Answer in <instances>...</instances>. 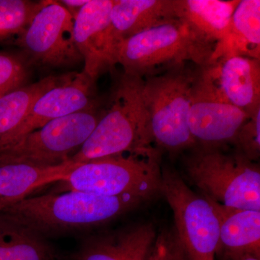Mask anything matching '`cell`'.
Here are the masks:
<instances>
[{"instance_id":"1","label":"cell","mask_w":260,"mask_h":260,"mask_svg":"<svg viewBox=\"0 0 260 260\" xmlns=\"http://www.w3.org/2000/svg\"><path fill=\"white\" fill-rule=\"evenodd\" d=\"M144 201L138 197L68 191L28 197L0 212L48 239L101 226Z\"/></svg>"},{"instance_id":"2","label":"cell","mask_w":260,"mask_h":260,"mask_svg":"<svg viewBox=\"0 0 260 260\" xmlns=\"http://www.w3.org/2000/svg\"><path fill=\"white\" fill-rule=\"evenodd\" d=\"M143 78L124 73L117 78L100 120L70 161L82 164L155 148L143 100Z\"/></svg>"},{"instance_id":"3","label":"cell","mask_w":260,"mask_h":260,"mask_svg":"<svg viewBox=\"0 0 260 260\" xmlns=\"http://www.w3.org/2000/svg\"><path fill=\"white\" fill-rule=\"evenodd\" d=\"M215 48L184 20L174 18L119 43L114 61L125 74L144 78L187 62L203 66Z\"/></svg>"},{"instance_id":"4","label":"cell","mask_w":260,"mask_h":260,"mask_svg":"<svg viewBox=\"0 0 260 260\" xmlns=\"http://www.w3.org/2000/svg\"><path fill=\"white\" fill-rule=\"evenodd\" d=\"M160 151L156 148L77 164L51 193L82 191L109 197L150 199L160 191Z\"/></svg>"},{"instance_id":"5","label":"cell","mask_w":260,"mask_h":260,"mask_svg":"<svg viewBox=\"0 0 260 260\" xmlns=\"http://www.w3.org/2000/svg\"><path fill=\"white\" fill-rule=\"evenodd\" d=\"M184 160V170L203 196L230 208L260 211V169L222 147L196 145Z\"/></svg>"},{"instance_id":"6","label":"cell","mask_w":260,"mask_h":260,"mask_svg":"<svg viewBox=\"0 0 260 260\" xmlns=\"http://www.w3.org/2000/svg\"><path fill=\"white\" fill-rule=\"evenodd\" d=\"M194 79L186 64L143 78L150 135L160 151L177 154L196 145L187 122Z\"/></svg>"},{"instance_id":"7","label":"cell","mask_w":260,"mask_h":260,"mask_svg":"<svg viewBox=\"0 0 260 260\" xmlns=\"http://www.w3.org/2000/svg\"><path fill=\"white\" fill-rule=\"evenodd\" d=\"M102 113L95 106L63 116L0 147V166L25 164L47 168L64 164L93 133Z\"/></svg>"},{"instance_id":"8","label":"cell","mask_w":260,"mask_h":260,"mask_svg":"<svg viewBox=\"0 0 260 260\" xmlns=\"http://www.w3.org/2000/svg\"><path fill=\"white\" fill-rule=\"evenodd\" d=\"M160 191L172 210L175 234L187 259L215 260L219 222L210 200L194 192L170 168L161 169Z\"/></svg>"},{"instance_id":"9","label":"cell","mask_w":260,"mask_h":260,"mask_svg":"<svg viewBox=\"0 0 260 260\" xmlns=\"http://www.w3.org/2000/svg\"><path fill=\"white\" fill-rule=\"evenodd\" d=\"M74 17L59 2L47 1L13 44L28 64L70 68L83 61L75 45Z\"/></svg>"},{"instance_id":"10","label":"cell","mask_w":260,"mask_h":260,"mask_svg":"<svg viewBox=\"0 0 260 260\" xmlns=\"http://www.w3.org/2000/svg\"><path fill=\"white\" fill-rule=\"evenodd\" d=\"M194 85L251 116L260 108V59L228 54L195 66Z\"/></svg>"},{"instance_id":"11","label":"cell","mask_w":260,"mask_h":260,"mask_svg":"<svg viewBox=\"0 0 260 260\" xmlns=\"http://www.w3.org/2000/svg\"><path fill=\"white\" fill-rule=\"evenodd\" d=\"M114 0H88L75 18L73 36L83 58V72L95 82L115 66L111 34V13Z\"/></svg>"},{"instance_id":"12","label":"cell","mask_w":260,"mask_h":260,"mask_svg":"<svg viewBox=\"0 0 260 260\" xmlns=\"http://www.w3.org/2000/svg\"><path fill=\"white\" fill-rule=\"evenodd\" d=\"M95 83L83 72L72 73L66 81L38 99L21 124L0 142V147L9 144L51 121L97 106Z\"/></svg>"},{"instance_id":"13","label":"cell","mask_w":260,"mask_h":260,"mask_svg":"<svg viewBox=\"0 0 260 260\" xmlns=\"http://www.w3.org/2000/svg\"><path fill=\"white\" fill-rule=\"evenodd\" d=\"M249 116L242 109L219 100L193 84L187 122L196 145L223 147L232 143Z\"/></svg>"},{"instance_id":"14","label":"cell","mask_w":260,"mask_h":260,"mask_svg":"<svg viewBox=\"0 0 260 260\" xmlns=\"http://www.w3.org/2000/svg\"><path fill=\"white\" fill-rule=\"evenodd\" d=\"M157 238L151 223L92 236L82 242L74 260H148Z\"/></svg>"},{"instance_id":"15","label":"cell","mask_w":260,"mask_h":260,"mask_svg":"<svg viewBox=\"0 0 260 260\" xmlns=\"http://www.w3.org/2000/svg\"><path fill=\"white\" fill-rule=\"evenodd\" d=\"M174 18H178L175 0H114L111 34L114 48L126 39Z\"/></svg>"},{"instance_id":"16","label":"cell","mask_w":260,"mask_h":260,"mask_svg":"<svg viewBox=\"0 0 260 260\" xmlns=\"http://www.w3.org/2000/svg\"><path fill=\"white\" fill-rule=\"evenodd\" d=\"M76 164L68 160L47 168L25 164L0 166V210L28 198L38 189L62 181Z\"/></svg>"},{"instance_id":"17","label":"cell","mask_w":260,"mask_h":260,"mask_svg":"<svg viewBox=\"0 0 260 260\" xmlns=\"http://www.w3.org/2000/svg\"><path fill=\"white\" fill-rule=\"evenodd\" d=\"M240 0H175L177 17L200 37L220 44L230 32L233 13Z\"/></svg>"},{"instance_id":"18","label":"cell","mask_w":260,"mask_h":260,"mask_svg":"<svg viewBox=\"0 0 260 260\" xmlns=\"http://www.w3.org/2000/svg\"><path fill=\"white\" fill-rule=\"evenodd\" d=\"M208 200L219 222L217 252H249L260 255V211L230 208Z\"/></svg>"},{"instance_id":"19","label":"cell","mask_w":260,"mask_h":260,"mask_svg":"<svg viewBox=\"0 0 260 260\" xmlns=\"http://www.w3.org/2000/svg\"><path fill=\"white\" fill-rule=\"evenodd\" d=\"M228 54L260 59L259 0H240L233 13L230 32L215 46L211 59Z\"/></svg>"},{"instance_id":"20","label":"cell","mask_w":260,"mask_h":260,"mask_svg":"<svg viewBox=\"0 0 260 260\" xmlns=\"http://www.w3.org/2000/svg\"><path fill=\"white\" fill-rule=\"evenodd\" d=\"M0 260H61L48 239L0 212Z\"/></svg>"},{"instance_id":"21","label":"cell","mask_w":260,"mask_h":260,"mask_svg":"<svg viewBox=\"0 0 260 260\" xmlns=\"http://www.w3.org/2000/svg\"><path fill=\"white\" fill-rule=\"evenodd\" d=\"M71 75H50L0 98V142L21 124L39 98Z\"/></svg>"},{"instance_id":"22","label":"cell","mask_w":260,"mask_h":260,"mask_svg":"<svg viewBox=\"0 0 260 260\" xmlns=\"http://www.w3.org/2000/svg\"><path fill=\"white\" fill-rule=\"evenodd\" d=\"M47 1L0 0V43L12 42L25 31Z\"/></svg>"},{"instance_id":"23","label":"cell","mask_w":260,"mask_h":260,"mask_svg":"<svg viewBox=\"0 0 260 260\" xmlns=\"http://www.w3.org/2000/svg\"><path fill=\"white\" fill-rule=\"evenodd\" d=\"M28 65L23 55L0 51V98L25 85Z\"/></svg>"},{"instance_id":"24","label":"cell","mask_w":260,"mask_h":260,"mask_svg":"<svg viewBox=\"0 0 260 260\" xmlns=\"http://www.w3.org/2000/svg\"><path fill=\"white\" fill-rule=\"evenodd\" d=\"M232 144L237 153L250 161L255 162L260 156V108L242 124L234 137Z\"/></svg>"},{"instance_id":"25","label":"cell","mask_w":260,"mask_h":260,"mask_svg":"<svg viewBox=\"0 0 260 260\" xmlns=\"http://www.w3.org/2000/svg\"><path fill=\"white\" fill-rule=\"evenodd\" d=\"M167 251L165 260H188L175 233L167 234Z\"/></svg>"},{"instance_id":"26","label":"cell","mask_w":260,"mask_h":260,"mask_svg":"<svg viewBox=\"0 0 260 260\" xmlns=\"http://www.w3.org/2000/svg\"><path fill=\"white\" fill-rule=\"evenodd\" d=\"M167 251V234L158 235L156 242L148 260H165Z\"/></svg>"},{"instance_id":"27","label":"cell","mask_w":260,"mask_h":260,"mask_svg":"<svg viewBox=\"0 0 260 260\" xmlns=\"http://www.w3.org/2000/svg\"><path fill=\"white\" fill-rule=\"evenodd\" d=\"M216 256H218L220 260H260V255L249 252L218 251Z\"/></svg>"},{"instance_id":"28","label":"cell","mask_w":260,"mask_h":260,"mask_svg":"<svg viewBox=\"0 0 260 260\" xmlns=\"http://www.w3.org/2000/svg\"><path fill=\"white\" fill-rule=\"evenodd\" d=\"M88 0H63L59 3L71 13L72 15L76 17L80 9L88 3Z\"/></svg>"}]
</instances>
